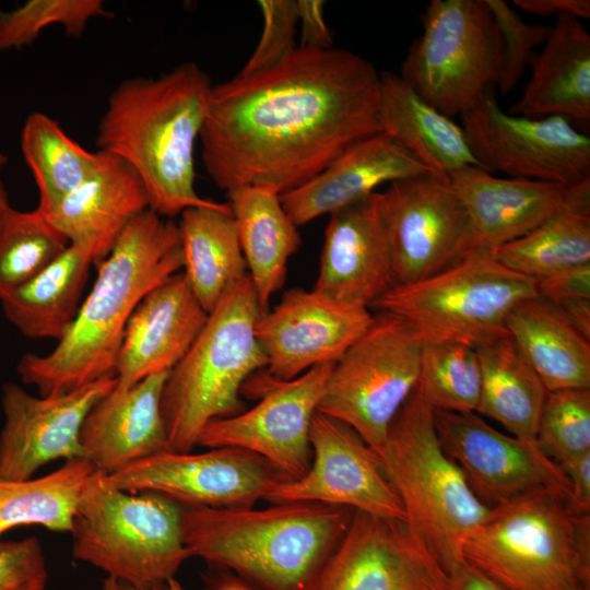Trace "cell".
I'll list each match as a JSON object with an SVG mask.
<instances>
[{
	"instance_id": "cell-5",
	"label": "cell",
	"mask_w": 590,
	"mask_h": 590,
	"mask_svg": "<svg viewBox=\"0 0 590 590\" xmlns=\"http://www.w3.org/2000/svg\"><path fill=\"white\" fill-rule=\"evenodd\" d=\"M245 275L224 292L185 356L166 378L161 410L169 445L190 452L212 421L243 412L240 393L251 375L267 367L256 335L262 314Z\"/></svg>"
},
{
	"instance_id": "cell-52",
	"label": "cell",
	"mask_w": 590,
	"mask_h": 590,
	"mask_svg": "<svg viewBox=\"0 0 590 590\" xmlns=\"http://www.w3.org/2000/svg\"><path fill=\"white\" fill-rule=\"evenodd\" d=\"M8 163V157L4 153L0 151V226L9 212V210L12 208L9 203L8 194L4 188V184L2 180V172L4 169V166Z\"/></svg>"
},
{
	"instance_id": "cell-12",
	"label": "cell",
	"mask_w": 590,
	"mask_h": 590,
	"mask_svg": "<svg viewBox=\"0 0 590 590\" xmlns=\"http://www.w3.org/2000/svg\"><path fill=\"white\" fill-rule=\"evenodd\" d=\"M492 91L460 115L480 167L510 178L570 185L590 176V138L560 116L504 111Z\"/></svg>"
},
{
	"instance_id": "cell-18",
	"label": "cell",
	"mask_w": 590,
	"mask_h": 590,
	"mask_svg": "<svg viewBox=\"0 0 590 590\" xmlns=\"http://www.w3.org/2000/svg\"><path fill=\"white\" fill-rule=\"evenodd\" d=\"M373 319L368 307L333 299L315 290L291 288L262 311L256 335L268 377L288 381L321 364H335Z\"/></svg>"
},
{
	"instance_id": "cell-43",
	"label": "cell",
	"mask_w": 590,
	"mask_h": 590,
	"mask_svg": "<svg viewBox=\"0 0 590 590\" xmlns=\"http://www.w3.org/2000/svg\"><path fill=\"white\" fill-rule=\"evenodd\" d=\"M48 577L37 538L0 542V590H45Z\"/></svg>"
},
{
	"instance_id": "cell-2",
	"label": "cell",
	"mask_w": 590,
	"mask_h": 590,
	"mask_svg": "<svg viewBox=\"0 0 590 590\" xmlns=\"http://www.w3.org/2000/svg\"><path fill=\"white\" fill-rule=\"evenodd\" d=\"M97 267L93 287L55 349L44 355L25 354L17 363L21 380L42 397L115 375L123 332L137 306L182 269L178 224L145 210Z\"/></svg>"
},
{
	"instance_id": "cell-46",
	"label": "cell",
	"mask_w": 590,
	"mask_h": 590,
	"mask_svg": "<svg viewBox=\"0 0 590 590\" xmlns=\"http://www.w3.org/2000/svg\"><path fill=\"white\" fill-rule=\"evenodd\" d=\"M571 486L574 507L581 514L590 511V451L559 463Z\"/></svg>"
},
{
	"instance_id": "cell-49",
	"label": "cell",
	"mask_w": 590,
	"mask_h": 590,
	"mask_svg": "<svg viewBox=\"0 0 590 590\" xmlns=\"http://www.w3.org/2000/svg\"><path fill=\"white\" fill-rule=\"evenodd\" d=\"M555 305L585 337L590 339V298H571Z\"/></svg>"
},
{
	"instance_id": "cell-38",
	"label": "cell",
	"mask_w": 590,
	"mask_h": 590,
	"mask_svg": "<svg viewBox=\"0 0 590 590\" xmlns=\"http://www.w3.org/2000/svg\"><path fill=\"white\" fill-rule=\"evenodd\" d=\"M417 386L433 410L476 413L482 371L474 346L423 343Z\"/></svg>"
},
{
	"instance_id": "cell-41",
	"label": "cell",
	"mask_w": 590,
	"mask_h": 590,
	"mask_svg": "<svg viewBox=\"0 0 590 590\" xmlns=\"http://www.w3.org/2000/svg\"><path fill=\"white\" fill-rule=\"evenodd\" d=\"M495 21L500 42V70L497 86L502 95L509 94L544 44L551 27L526 22L504 0H485Z\"/></svg>"
},
{
	"instance_id": "cell-13",
	"label": "cell",
	"mask_w": 590,
	"mask_h": 590,
	"mask_svg": "<svg viewBox=\"0 0 590 590\" xmlns=\"http://www.w3.org/2000/svg\"><path fill=\"white\" fill-rule=\"evenodd\" d=\"M379 194L394 285L427 279L474 250L469 214L448 176L400 179Z\"/></svg>"
},
{
	"instance_id": "cell-32",
	"label": "cell",
	"mask_w": 590,
	"mask_h": 590,
	"mask_svg": "<svg viewBox=\"0 0 590 590\" xmlns=\"http://www.w3.org/2000/svg\"><path fill=\"white\" fill-rule=\"evenodd\" d=\"M184 274L209 314L226 288L248 274L228 203L193 206L178 223Z\"/></svg>"
},
{
	"instance_id": "cell-33",
	"label": "cell",
	"mask_w": 590,
	"mask_h": 590,
	"mask_svg": "<svg viewBox=\"0 0 590 590\" xmlns=\"http://www.w3.org/2000/svg\"><path fill=\"white\" fill-rule=\"evenodd\" d=\"M92 264L85 249L69 244L44 270L0 302L5 318L30 339L59 341L76 317Z\"/></svg>"
},
{
	"instance_id": "cell-47",
	"label": "cell",
	"mask_w": 590,
	"mask_h": 590,
	"mask_svg": "<svg viewBox=\"0 0 590 590\" xmlns=\"http://www.w3.org/2000/svg\"><path fill=\"white\" fill-rule=\"evenodd\" d=\"M521 11L540 16L570 15L578 20L590 17L589 0H515Z\"/></svg>"
},
{
	"instance_id": "cell-10",
	"label": "cell",
	"mask_w": 590,
	"mask_h": 590,
	"mask_svg": "<svg viewBox=\"0 0 590 590\" xmlns=\"http://www.w3.org/2000/svg\"><path fill=\"white\" fill-rule=\"evenodd\" d=\"M422 24L399 75L438 111L462 115L498 81L500 42L493 15L485 0H432Z\"/></svg>"
},
{
	"instance_id": "cell-11",
	"label": "cell",
	"mask_w": 590,
	"mask_h": 590,
	"mask_svg": "<svg viewBox=\"0 0 590 590\" xmlns=\"http://www.w3.org/2000/svg\"><path fill=\"white\" fill-rule=\"evenodd\" d=\"M422 346L402 318L375 311L333 365L317 411L350 426L378 456L392 420L418 385Z\"/></svg>"
},
{
	"instance_id": "cell-45",
	"label": "cell",
	"mask_w": 590,
	"mask_h": 590,
	"mask_svg": "<svg viewBox=\"0 0 590 590\" xmlns=\"http://www.w3.org/2000/svg\"><path fill=\"white\" fill-rule=\"evenodd\" d=\"M298 25L300 26V47L328 49L332 36L323 15L324 1L296 0Z\"/></svg>"
},
{
	"instance_id": "cell-37",
	"label": "cell",
	"mask_w": 590,
	"mask_h": 590,
	"mask_svg": "<svg viewBox=\"0 0 590 590\" xmlns=\"http://www.w3.org/2000/svg\"><path fill=\"white\" fill-rule=\"evenodd\" d=\"M68 246V239L37 209L11 208L0 226V302L37 275Z\"/></svg>"
},
{
	"instance_id": "cell-16",
	"label": "cell",
	"mask_w": 590,
	"mask_h": 590,
	"mask_svg": "<svg viewBox=\"0 0 590 590\" xmlns=\"http://www.w3.org/2000/svg\"><path fill=\"white\" fill-rule=\"evenodd\" d=\"M433 413L444 451L487 506L541 488L556 491L573 502L569 480L536 442L507 436L475 412Z\"/></svg>"
},
{
	"instance_id": "cell-48",
	"label": "cell",
	"mask_w": 590,
	"mask_h": 590,
	"mask_svg": "<svg viewBox=\"0 0 590 590\" xmlns=\"http://www.w3.org/2000/svg\"><path fill=\"white\" fill-rule=\"evenodd\" d=\"M448 577V590H509L467 560L456 566Z\"/></svg>"
},
{
	"instance_id": "cell-50",
	"label": "cell",
	"mask_w": 590,
	"mask_h": 590,
	"mask_svg": "<svg viewBox=\"0 0 590 590\" xmlns=\"http://www.w3.org/2000/svg\"><path fill=\"white\" fill-rule=\"evenodd\" d=\"M569 212L590 216V176L567 185Z\"/></svg>"
},
{
	"instance_id": "cell-34",
	"label": "cell",
	"mask_w": 590,
	"mask_h": 590,
	"mask_svg": "<svg viewBox=\"0 0 590 590\" xmlns=\"http://www.w3.org/2000/svg\"><path fill=\"white\" fill-rule=\"evenodd\" d=\"M95 472L90 460L78 458L40 477L0 480V542L8 531L23 526L70 533L79 500Z\"/></svg>"
},
{
	"instance_id": "cell-44",
	"label": "cell",
	"mask_w": 590,
	"mask_h": 590,
	"mask_svg": "<svg viewBox=\"0 0 590 590\" xmlns=\"http://www.w3.org/2000/svg\"><path fill=\"white\" fill-rule=\"evenodd\" d=\"M536 294L554 304L590 298V263L567 268L535 281Z\"/></svg>"
},
{
	"instance_id": "cell-23",
	"label": "cell",
	"mask_w": 590,
	"mask_h": 590,
	"mask_svg": "<svg viewBox=\"0 0 590 590\" xmlns=\"http://www.w3.org/2000/svg\"><path fill=\"white\" fill-rule=\"evenodd\" d=\"M469 214L474 249L494 251L542 224L569 212L567 186L500 178L476 166L448 174Z\"/></svg>"
},
{
	"instance_id": "cell-24",
	"label": "cell",
	"mask_w": 590,
	"mask_h": 590,
	"mask_svg": "<svg viewBox=\"0 0 590 590\" xmlns=\"http://www.w3.org/2000/svg\"><path fill=\"white\" fill-rule=\"evenodd\" d=\"M168 373L151 375L126 391L114 388L90 410L80 438L84 458L97 471L109 475L173 451L161 410Z\"/></svg>"
},
{
	"instance_id": "cell-6",
	"label": "cell",
	"mask_w": 590,
	"mask_h": 590,
	"mask_svg": "<svg viewBox=\"0 0 590 590\" xmlns=\"http://www.w3.org/2000/svg\"><path fill=\"white\" fill-rule=\"evenodd\" d=\"M589 518L556 491H531L493 506L463 558L509 590H589Z\"/></svg>"
},
{
	"instance_id": "cell-8",
	"label": "cell",
	"mask_w": 590,
	"mask_h": 590,
	"mask_svg": "<svg viewBox=\"0 0 590 590\" xmlns=\"http://www.w3.org/2000/svg\"><path fill=\"white\" fill-rule=\"evenodd\" d=\"M184 509L157 493L116 488L96 470L73 517L72 555L120 583L145 588L166 581L190 558Z\"/></svg>"
},
{
	"instance_id": "cell-31",
	"label": "cell",
	"mask_w": 590,
	"mask_h": 590,
	"mask_svg": "<svg viewBox=\"0 0 590 590\" xmlns=\"http://www.w3.org/2000/svg\"><path fill=\"white\" fill-rule=\"evenodd\" d=\"M474 349L482 371L476 413L500 423L516 437L536 442L548 392L541 378L506 329L481 340Z\"/></svg>"
},
{
	"instance_id": "cell-29",
	"label": "cell",
	"mask_w": 590,
	"mask_h": 590,
	"mask_svg": "<svg viewBox=\"0 0 590 590\" xmlns=\"http://www.w3.org/2000/svg\"><path fill=\"white\" fill-rule=\"evenodd\" d=\"M248 275L263 311L283 286L290 258L300 245L297 226L285 212L281 194L266 187L227 192Z\"/></svg>"
},
{
	"instance_id": "cell-25",
	"label": "cell",
	"mask_w": 590,
	"mask_h": 590,
	"mask_svg": "<svg viewBox=\"0 0 590 590\" xmlns=\"http://www.w3.org/2000/svg\"><path fill=\"white\" fill-rule=\"evenodd\" d=\"M435 173L382 132L356 142L320 174L281 194L298 227L367 197L384 184Z\"/></svg>"
},
{
	"instance_id": "cell-3",
	"label": "cell",
	"mask_w": 590,
	"mask_h": 590,
	"mask_svg": "<svg viewBox=\"0 0 590 590\" xmlns=\"http://www.w3.org/2000/svg\"><path fill=\"white\" fill-rule=\"evenodd\" d=\"M213 84L193 62L158 78H131L110 93L101 117L98 150L126 162L140 177L149 209L172 219L217 202L194 188V144Z\"/></svg>"
},
{
	"instance_id": "cell-42",
	"label": "cell",
	"mask_w": 590,
	"mask_h": 590,
	"mask_svg": "<svg viewBox=\"0 0 590 590\" xmlns=\"http://www.w3.org/2000/svg\"><path fill=\"white\" fill-rule=\"evenodd\" d=\"M263 17V30L253 52L239 73L267 69L290 55L295 48L298 25L296 0L258 1Z\"/></svg>"
},
{
	"instance_id": "cell-20",
	"label": "cell",
	"mask_w": 590,
	"mask_h": 590,
	"mask_svg": "<svg viewBox=\"0 0 590 590\" xmlns=\"http://www.w3.org/2000/svg\"><path fill=\"white\" fill-rule=\"evenodd\" d=\"M449 577L403 520L355 510L318 590H448Z\"/></svg>"
},
{
	"instance_id": "cell-26",
	"label": "cell",
	"mask_w": 590,
	"mask_h": 590,
	"mask_svg": "<svg viewBox=\"0 0 590 590\" xmlns=\"http://www.w3.org/2000/svg\"><path fill=\"white\" fill-rule=\"evenodd\" d=\"M96 166L47 217L68 239L85 249L95 266L139 214L149 209L137 173L119 157L101 151Z\"/></svg>"
},
{
	"instance_id": "cell-19",
	"label": "cell",
	"mask_w": 590,
	"mask_h": 590,
	"mask_svg": "<svg viewBox=\"0 0 590 590\" xmlns=\"http://www.w3.org/2000/svg\"><path fill=\"white\" fill-rule=\"evenodd\" d=\"M116 384V376L109 375L48 397H35L16 384H5L1 397L4 423L0 432V480H27L54 460L84 458L80 438L83 422Z\"/></svg>"
},
{
	"instance_id": "cell-14",
	"label": "cell",
	"mask_w": 590,
	"mask_h": 590,
	"mask_svg": "<svg viewBox=\"0 0 590 590\" xmlns=\"http://www.w3.org/2000/svg\"><path fill=\"white\" fill-rule=\"evenodd\" d=\"M107 482L119 489L153 492L185 508H245L288 479L272 463L235 447L204 452L167 451L137 461Z\"/></svg>"
},
{
	"instance_id": "cell-54",
	"label": "cell",
	"mask_w": 590,
	"mask_h": 590,
	"mask_svg": "<svg viewBox=\"0 0 590 590\" xmlns=\"http://www.w3.org/2000/svg\"><path fill=\"white\" fill-rule=\"evenodd\" d=\"M102 590H120V582L107 576L103 581Z\"/></svg>"
},
{
	"instance_id": "cell-15",
	"label": "cell",
	"mask_w": 590,
	"mask_h": 590,
	"mask_svg": "<svg viewBox=\"0 0 590 590\" xmlns=\"http://www.w3.org/2000/svg\"><path fill=\"white\" fill-rule=\"evenodd\" d=\"M333 365L315 366L288 381L266 376L258 385L259 402L210 422L198 445L240 448L262 457L288 480L299 479L311 463L310 425Z\"/></svg>"
},
{
	"instance_id": "cell-7",
	"label": "cell",
	"mask_w": 590,
	"mask_h": 590,
	"mask_svg": "<svg viewBox=\"0 0 590 590\" xmlns=\"http://www.w3.org/2000/svg\"><path fill=\"white\" fill-rule=\"evenodd\" d=\"M378 457L405 522L449 574L465 560L464 541L492 507L474 494L463 471L444 451L433 409L418 386L392 420Z\"/></svg>"
},
{
	"instance_id": "cell-39",
	"label": "cell",
	"mask_w": 590,
	"mask_h": 590,
	"mask_svg": "<svg viewBox=\"0 0 590 590\" xmlns=\"http://www.w3.org/2000/svg\"><path fill=\"white\" fill-rule=\"evenodd\" d=\"M109 15L101 0H28L12 11L0 12V51L32 44L51 25H60L68 36L80 37L91 20Z\"/></svg>"
},
{
	"instance_id": "cell-1",
	"label": "cell",
	"mask_w": 590,
	"mask_h": 590,
	"mask_svg": "<svg viewBox=\"0 0 590 590\" xmlns=\"http://www.w3.org/2000/svg\"><path fill=\"white\" fill-rule=\"evenodd\" d=\"M379 102L380 72L367 59L298 46L267 69L212 86L199 135L203 166L226 192L286 193L380 132Z\"/></svg>"
},
{
	"instance_id": "cell-53",
	"label": "cell",
	"mask_w": 590,
	"mask_h": 590,
	"mask_svg": "<svg viewBox=\"0 0 590 590\" xmlns=\"http://www.w3.org/2000/svg\"><path fill=\"white\" fill-rule=\"evenodd\" d=\"M120 590H186L182 585L175 578L167 579L166 581H163L161 583L145 587V588H138L125 583H120Z\"/></svg>"
},
{
	"instance_id": "cell-30",
	"label": "cell",
	"mask_w": 590,
	"mask_h": 590,
	"mask_svg": "<svg viewBox=\"0 0 590 590\" xmlns=\"http://www.w3.org/2000/svg\"><path fill=\"white\" fill-rule=\"evenodd\" d=\"M505 328L547 391L590 388V339L554 303L539 296L519 302Z\"/></svg>"
},
{
	"instance_id": "cell-27",
	"label": "cell",
	"mask_w": 590,
	"mask_h": 590,
	"mask_svg": "<svg viewBox=\"0 0 590 590\" xmlns=\"http://www.w3.org/2000/svg\"><path fill=\"white\" fill-rule=\"evenodd\" d=\"M529 68L530 79L510 114L590 119V34L580 20L557 16Z\"/></svg>"
},
{
	"instance_id": "cell-21",
	"label": "cell",
	"mask_w": 590,
	"mask_h": 590,
	"mask_svg": "<svg viewBox=\"0 0 590 590\" xmlns=\"http://www.w3.org/2000/svg\"><path fill=\"white\" fill-rule=\"evenodd\" d=\"M393 285L379 192L331 213L314 290L333 299L369 308Z\"/></svg>"
},
{
	"instance_id": "cell-40",
	"label": "cell",
	"mask_w": 590,
	"mask_h": 590,
	"mask_svg": "<svg viewBox=\"0 0 590 590\" xmlns=\"http://www.w3.org/2000/svg\"><path fill=\"white\" fill-rule=\"evenodd\" d=\"M536 444L558 464L590 451V388L547 392L538 422Z\"/></svg>"
},
{
	"instance_id": "cell-9",
	"label": "cell",
	"mask_w": 590,
	"mask_h": 590,
	"mask_svg": "<svg viewBox=\"0 0 590 590\" xmlns=\"http://www.w3.org/2000/svg\"><path fill=\"white\" fill-rule=\"evenodd\" d=\"M535 295V280L506 268L492 252L474 249L427 279L393 285L369 309L402 318L423 343L474 346L505 330L510 310Z\"/></svg>"
},
{
	"instance_id": "cell-35",
	"label": "cell",
	"mask_w": 590,
	"mask_h": 590,
	"mask_svg": "<svg viewBox=\"0 0 590 590\" xmlns=\"http://www.w3.org/2000/svg\"><path fill=\"white\" fill-rule=\"evenodd\" d=\"M21 150L38 190L36 209L50 215L92 173L99 152H91L70 138L50 116L35 111L25 120Z\"/></svg>"
},
{
	"instance_id": "cell-36",
	"label": "cell",
	"mask_w": 590,
	"mask_h": 590,
	"mask_svg": "<svg viewBox=\"0 0 590 590\" xmlns=\"http://www.w3.org/2000/svg\"><path fill=\"white\" fill-rule=\"evenodd\" d=\"M492 255L506 268L535 281L590 263V216L557 213Z\"/></svg>"
},
{
	"instance_id": "cell-4",
	"label": "cell",
	"mask_w": 590,
	"mask_h": 590,
	"mask_svg": "<svg viewBox=\"0 0 590 590\" xmlns=\"http://www.w3.org/2000/svg\"><path fill=\"white\" fill-rule=\"evenodd\" d=\"M354 511L311 502L185 508L182 535L190 557L259 590H318Z\"/></svg>"
},
{
	"instance_id": "cell-28",
	"label": "cell",
	"mask_w": 590,
	"mask_h": 590,
	"mask_svg": "<svg viewBox=\"0 0 590 590\" xmlns=\"http://www.w3.org/2000/svg\"><path fill=\"white\" fill-rule=\"evenodd\" d=\"M380 132L433 172L446 175L480 167L461 126L424 101L397 73L380 72Z\"/></svg>"
},
{
	"instance_id": "cell-51",
	"label": "cell",
	"mask_w": 590,
	"mask_h": 590,
	"mask_svg": "<svg viewBox=\"0 0 590 590\" xmlns=\"http://www.w3.org/2000/svg\"><path fill=\"white\" fill-rule=\"evenodd\" d=\"M204 590H259L229 570L217 568L205 577Z\"/></svg>"
},
{
	"instance_id": "cell-22",
	"label": "cell",
	"mask_w": 590,
	"mask_h": 590,
	"mask_svg": "<svg viewBox=\"0 0 590 590\" xmlns=\"http://www.w3.org/2000/svg\"><path fill=\"white\" fill-rule=\"evenodd\" d=\"M208 316L184 273L150 291L126 326L115 388L126 391L151 375L169 371L188 352Z\"/></svg>"
},
{
	"instance_id": "cell-17",
	"label": "cell",
	"mask_w": 590,
	"mask_h": 590,
	"mask_svg": "<svg viewBox=\"0 0 590 590\" xmlns=\"http://www.w3.org/2000/svg\"><path fill=\"white\" fill-rule=\"evenodd\" d=\"M311 463L296 480L273 487L270 504L311 502L405 521L401 500L379 457L350 426L316 412L309 433Z\"/></svg>"
}]
</instances>
